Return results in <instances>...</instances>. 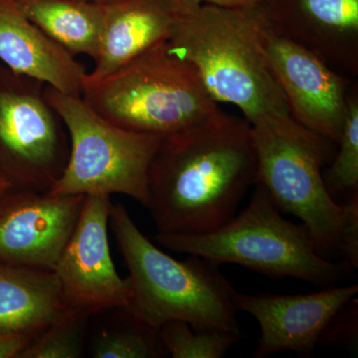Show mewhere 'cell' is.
<instances>
[{"mask_svg": "<svg viewBox=\"0 0 358 358\" xmlns=\"http://www.w3.org/2000/svg\"><path fill=\"white\" fill-rule=\"evenodd\" d=\"M339 150L331 166L322 176L331 196L338 193L358 192V88L352 84L348 95Z\"/></svg>", "mask_w": 358, "mask_h": 358, "instance_id": "cell-21", "label": "cell"}, {"mask_svg": "<svg viewBox=\"0 0 358 358\" xmlns=\"http://www.w3.org/2000/svg\"><path fill=\"white\" fill-rule=\"evenodd\" d=\"M22 13L71 53L95 58L102 26L98 2L15 0Z\"/></svg>", "mask_w": 358, "mask_h": 358, "instance_id": "cell-17", "label": "cell"}, {"mask_svg": "<svg viewBox=\"0 0 358 358\" xmlns=\"http://www.w3.org/2000/svg\"><path fill=\"white\" fill-rule=\"evenodd\" d=\"M258 3L238 8L182 3L166 41L195 68L213 100L236 106L249 124L264 115H289L264 54Z\"/></svg>", "mask_w": 358, "mask_h": 358, "instance_id": "cell-2", "label": "cell"}, {"mask_svg": "<svg viewBox=\"0 0 358 358\" xmlns=\"http://www.w3.org/2000/svg\"><path fill=\"white\" fill-rule=\"evenodd\" d=\"M45 96L64 124L70 152L64 171L48 193L124 194L148 207V173L162 138L108 122L81 96L45 86Z\"/></svg>", "mask_w": 358, "mask_h": 358, "instance_id": "cell-7", "label": "cell"}, {"mask_svg": "<svg viewBox=\"0 0 358 358\" xmlns=\"http://www.w3.org/2000/svg\"><path fill=\"white\" fill-rule=\"evenodd\" d=\"M110 225L129 270L127 310L159 329L183 320L197 329L240 333L235 289L216 264L190 255L173 258L155 246L134 222L126 207L113 204Z\"/></svg>", "mask_w": 358, "mask_h": 358, "instance_id": "cell-3", "label": "cell"}, {"mask_svg": "<svg viewBox=\"0 0 358 358\" xmlns=\"http://www.w3.org/2000/svg\"><path fill=\"white\" fill-rule=\"evenodd\" d=\"M84 195L9 188L0 194V262L53 271L76 227Z\"/></svg>", "mask_w": 358, "mask_h": 358, "instance_id": "cell-11", "label": "cell"}, {"mask_svg": "<svg viewBox=\"0 0 358 358\" xmlns=\"http://www.w3.org/2000/svg\"><path fill=\"white\" fill-rule=\"evenodd\" d=\"M250 124L258 160L257 183L280 210L307 226L320 255L341 252L345 204L331 196L322 178V166L333 157V141L289 115H264Z\"/></svg>", "mask_w": 358, "mask_h": 358, "instance_id": "cell-6", "label": "cell"}, {"mask_svg": "<svg viewBox=\"0 0 358 358\" xmlns=\"http://www.w3.org/2000/svg\"><path fill=\"white\" fill-rule=\"evenodd\" d=\"M167 355L173 358H222L241 334L194 329L183 320H171L159 329Z\"/></svg>", "mask_w": 358, "mask_h": 358, "instance_id": "cell-19", "label": "cell"}, {"mask_svg": "<svg viewBox=\"0 0 358 358\" xmlns=\"http://www.w3.org/2000/svg\"><path fill=\"white\" fill-rule=\"evenodd\" d=\"M122 322L106 327L94 338L92 357L96 358H157L167 352L159 329L136 319L122 308Z\"/></svg>", "mask_w": 358, "mask_h": 358, "instance_id": "cell-18", "label": "cell"}, {"mask_svg": "<svg viewBox=\"0 0 358 358\" xmlns=\"http://www.w3.org/2000/svg\"><path fill=\"white\" fill-rule=\"evenodd\" d=\"M110 196L85 195L76 227L53 272L68 307L90 315L128 307L131 286L110 256Z\"/></svg>", "mask_w": 358, "mask_h": 358, "instance_id": "cell-9", "label": "cell"}, {"mask_svg": "<svg viewBox=\"0 0 358 358\" xmlns=\"http://www.w3.org/2000/svg\"><path fill=\"white\" fill-rule=\"evenodd\" d=\"M255 185L246 208L220 227L199 234L159 232L155 240L171 251L218 266L236 264L272 279L294 278L320 288L341 281L346 263L320 255L307 226L282 217L268 190Z\"/></svg>", "mask_w": 358, "mask_h": 358, "instance_id": "cell-5", "label": "cell"}, {"mask_svg": "<svg viewBox=\"0 0 358 358\" xmlns=\"http://www.w3.org/2000/svg\"><path fill=\"white\" fill-rule=\"evenodd\" d=\"M358 294V285L327 287L308 294H246L235 292L237 312L253 315L261 329L254 357L291 350L312 357L331 320Z\"/></svg>", "mask_w": 358, "mask_h": 358, "instance_id": "cell-12", "label": "cell"}, {"mask_svg": "<svg viewBox=\"0 0 358 358\" xmlns=\"http://www.w3.org/2000/svg\"><path fill=\"white\" fill-rule=\"evenodd\" d=\"M0 62L62 93L82 95L86 68L33 23L15 0H0Z\"/></svg>", "mask_w": 358, "mask_h": 358, "instance_id": "cell-15", "label": "cell"}, {"mask_svg": "<svg viewBox=\"0 0 358 358\" xmlns=\"http://www.w3.org/2000/svg\"><path fill=\"white\" fill-rule=\"evenodd\" d=\"M185 6H201V4H211V6L230 7H247L254 6L262 0H180Z\"/></svg>", "mask_w": 358, "mask_h": 358, "instance_id": "cell-25", "label": "cell"}, {"mask_svg": "<svg viewBox=\"0 0 358 358\" xmlns=\"http://www.w3.org/2000/svg\"><path fill=\"white\" fill-rule=\"evenodd\" d=\"M257 171L251 124L221 110L162 138L150 164L147 208L160 233L208 232L236 215Z\"/></svg>", "mask_w": 358, "mask_h": 358, "instance_id": "cell-1", "label": "cell"}, {"mask_svg": "<svg viewBox=\"0 0 358 358\" xmlns=\"http://www.w3.org/2000/svg\"><path fill=\"white\" fill-rule=\"evenodd\" d=\"M91 315L68 307L55 322L33 339L20 358H78L83 355Z\"/></svg>", "mask_w": 358, "mask_h": 358, "instance_id": "cell-20", "label": "cell"}, {"mask_svg": "<svg viewBox=\"0 0 358 358\" xmlns=\"http://www.w3.org/2000/svg\"><path fill=\"white\" fill-rule=\"evenodd\" d=\"M67 308L53 271L0 262V336L33 341Z\"/></svg>", "mask_w": 358, "mask_h": 358, "instance_id": "cell-16", "label": "cell"}, {"mask_svg": "<svg viewBox=\"0 0 358 358\" xmlns=\"http://www.w3.org/2000/svg\"><path fill=\"white\" fill-rule=\"evenodd\" d=\"M260 38L268 67L288 103L289 115L313 133L338 143L353 83L306 47L268 31L261 20Z\"/></svg>", "mask_w": 358, "mask_h": 358, "instance_id": "cell-10", "label": "cell"}, {"mask_svg": "<svg viewBox=\"0 0 358 358\" xmlns=\"http://www.w3.org/2000/svg\"><path fill=\"white\" fill-rule=\"evenodd\" d=\"M341 252L348 267H358V192L352 193L345 203Z\"/></svg>", "mask_w": 358, "mask_h": 358, "instance_id": "cell-23", "label": "cell"}, {"mask_svg": "<svg viewBox=\"0 0 358 358\" xmlns=\"http://www.w3.org/2000/svg\"><path fill=\"white\" fill-rule=\"evenodd\" d=\"M89 1H95V2H98V1H100V0H89Z\"/></svg>", "mask_w": 358, "mask_h": 358, "instance_id": "cell-27", "label": "cell"}, {"mask_svg": "<svg viewBox=\"0 0 358 358\" xmlns=\"http://www.w3.org/2000/svg\"><path fill=\"white\" fill-rule=\"evenodd\" d=\"M44 89L0 62V174L13 189L48 192L67 164L69 136Z\"/></svg>", "mask_w": 358, "mask_h": 358, "instance_id": "cell-8", "label": "cell"}, {"mask_svg": "<svg viewBox=\"0 0 358 358\" xmlns=\"http://www.w3.org/2000/svg\"><path fill=\"white\" fill-rule=\"evenodd\" d=\"M9 188H11L10 185H9V183L3 178V176L0 174V194L6 192Z\"/></svg>", "mask_w": 358, "mask_h": 358, "instance_id": "cell-26", "label": "cell"}, {"mask_svg": "<svg viewBox=\"0 0 358 358\" xmlns=\"http://www.w3.org/2000/svg\"><path fill=\"white\" fill-rule=\"evenodd\" d=\"M357 331L358 301L355 296L334 315L322 334L320 343H327L355 352L357 348Z\"/></svg>", "mask_w": 358, "mask_h": 358, "instance_id": "cell-22", "label": "cell"}, {"mask_svg": "<svg viewBox=\"0 0 358 358\" xmlns=\"http://www.w3.org/2000/svg\"><path fill=\"white\" fill-rule=\"evenodd\" d=\"M102 26L94 69L86 78L106 76L166 42L182 8L180 0H100Z\"/></svg>", "mask_w": 358, "mask_h": 358, "instance_id": "cell-14", "label": "cell"}, {"mask_svg": "<svg viewBox=\"0 0 358 358\" xmlns=\"http://www.w3.org/2000/svg\"><path fill=\"white\" fill-rule=\"evenodd\" d=\"M81 98L108 122L169 138L220 112L190 63L160 43L106 76H85Z\"/></svg>", "mask_w": 358, "mask_h": 358, "instance_id": "cell-4", "label": "cell"}, {"mask_svg": "<svg viewBox=\"0 0 358 358\" xmlns=\"http://www.w3.org/2000/svg\"><path fill=\"white\" fill-rule=\"evenodd\" d=\"M31 341L24 336H0V358H20Z\"/></svg>", "mask_w": 358, "mask_h": 358, "instance_id": "cell-24", "label": "cell"}, {"mask_svg": "<svg viewBox=\"0 0 358 358\" xmlns=\"http://www.w3.org/2000/svg\"><path fill=\"white\" fill-rule=\"evenodd\" d=\"M264 27L306 47L345 76L358 75V0H262Z\"/></svg>", "mask_w": 358, "mask_h": 358, "instance_id": "cell-13", "label": "cell"}]
</instances>
